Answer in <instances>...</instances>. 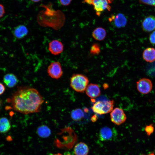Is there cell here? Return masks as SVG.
<instances>
[{
    "label": "cell",
    "instance_id": "1",
    "mask_svg": "<svg viewBox=\"0 0 155 155\" xmlns=\"http://www.w3.org/2000/svg\"><path fill=\"white\" fill-rule=\"evenodd\" d=\"M7 100L14 110L26 115L39 112L44 102L36 89L27 86L19 87Z\"/></svg>",
    "mask_w": 155,
    "mask_h": 155
},
{
    "label": "cell",
    "instance_id": "2",
    "mask_svg": "<svg viewBox=\"0 0 155 155\" xmlns=\"http://www.w3.org/2000/svg\"><path fill=\"white\" fill-rule=\"evenodd\" d=\"M89 82L88 78L85 75L81 74H74L71 78L70 85L75 91L83 92L88 86Z\"/></svg>",
    "mask_w": 155,
    "mask_h": 155
},
{
    "label": "cell",
    "instance_id": "3",
    "mask_svg": "<svg viewBox=\"0 0 155 155\" xmlns=\"http://www.w3.org/2000/svg\"><path fill=\"white\" fill-rule=\"evenodd\" d=\"M114 105V101L113 100L98 101L94 104L92 108L95 113L102 115L111 111Z\"/></svg>",
    "mask_w": 155,
    "mask_h": 155
},
{
    "label": "cell",
    "instance_id": "4",
    "mask_svg": "<svg viewBox=\"0 0 155 155\" xmlns=\"http://www.w3.org/2000/svg\"><path fill=\"white\" fill-rule=\"evenodd\" d=\"M114 0H84V2L92 5L97 15L100 16L101 13L107 10L111 9L110 4Z\"/></svg>",
    "mask_w": 155,
    "mask_h": 155
},
{
    "label": "cell",
    "instance_id": "5",
    "mask_svg": "<svg viewBox=\"0 0 155 155\" xmlns=\"http://www.w3.org/2000/svg\"><path fill=\"white\" fill-rule=\"evenodd\" d=\"M117 135V131L114 128L104 127L100 129L99 137L102 141H110L115 139Z\"/></svg>",
    "mask_w": 155,
    "mask_h": 155
},
{
    "label": "cell",
    "instance_id": "6",
    "mask_svg": "<svg viewBox=\"0 0 155 155\" xmlns=\"http://www.w3.org/2000/svg\"><path fill=\"white\" fill-rule=\"evenodd\" d=\"M47 71L51 77L55 79L60 78L63 74L61 64L58 61L51 63L48 67Z\"/></svg>",
    "mask_w": 155,
    "mask_h": 155
},
{
    "label": "cell",
    "instance_id": "7",
    "mask_svg": "<svg viewBox=\"0 0 155 155\" xmlns=\"http://www.w3.org/2000/svg\"><path fill=\"white\" fill-rule=\"evenodd\" d=\"M110 117L111 121L118 125L124 123L127 119L123 110L119 108H115L112 111Z\"/></svg>",
    "mask_w": 155,
    "mask_h": 155
},
{
    "label": "cell",
    "instance_id": "8",
    "mask_svg": "<svg viewBox=\"0 0 155 155\" xmlns=\"http://www.w3.org/2000/svg\"><path fill=\"white\" fill-rule=\"evenodd\" d=\"M152 84L151 80L147 78H143L137 82V88L138 91L143 94L149 93L151 91Z\"/></svg>",
    "mask_w": 155,
    "mask_h": 155
},
{
    "label": "cell",
    "instance_id": "9",
    "mask_svg": "<svg viewBox=\"0 0 155 155\" xmlns=\"http://www.w3.org/2000/svg\"><path fill=\"white\" fill-rule=\"evenodd\" d=\"M108 20L110 22L113 23L115 26L118 28L125 26L127 22L125 16L121 13L112 15L109 18Z\"/></svg>",
    "mask_w": 155,
    "mask_h": 155
},
{
    "label": "cell",
    "instance_id": "10",
    "mask_svg": "<svg viewBox=\"0 0 155 155\" xmlns=\"http://www.w3.org/2000/svg\"><path fill=\"white\" fill-rule=\"evenodd\" d=\"M48 49L52 54L58 55L63 52L64 46L61 42L57 40H54L49 42Z\"/></svg>",
    "mask_w": 155,
    "mask_h": 155
},
{
    "label": "cell",
    "instance_id": "11",
    "mask_svg": "<svg viewBox=\"0 0 155 155\" xmlns=\"http://www.w3.org/2000/svg\"><path fill=\"white\" fill-rule=\"evenodd\" d=\"M142 27L143 30L150 32L155 30V17L149 16L145 18L142 23Z\"/></svg>",
    "mask_w": 155,
    "mask_h": 155
},
{
    "label": "cell",
    "instance_id": "12",
    "mask_svg": "<svg viewBox=\"0 0 155 155\" xmlns=\"http://www.w3.org/2000/svg\"><path fill=\"white\" fill-rule=\"evenodd\" d=\"M85 91L87 95L92 98L98 97L101 93L99 86L97 84H90L88 85Z\"/></svg>",
    "mask_w": 155,
    "mask_h": 155
},
{
    "label": "cell",
    "instance_id": "13",
    "mask_svg": "<svg viewBox=\"0 0 155 155\" xmlns=\"http://www.w3.org/2000/svg\"><path fill=\"white\" fill-rule=\"evenodd\" d=\"M3 81L7 87L12 88L16 85L18 80L14 74L12 73H8L4 75Z\"/></svg>",
    "mask_w": 155,
    "mask_h": 155
},
{
    "label": "cell",
    "instance_id": "14",
    "mask_svg": "<svg viewBox=\"0 0 155 155\" xmlns=\"http://www.w3.org/2000/svg\"><path fill=\"white\" fill-rule=\"evenodd\" d=\"M28 31L27 27L24 25H19L16 27L13 31L14 36L18 39L25 37L28 34Z\"/></svg>",
    "mask_w": 155,
    "mask_h": 155
},
{
    "label": "cell",
    "instance_id": "15",
    "mask_svg": "<svg viewBox=\"0 0 155 155\" xmlns=\"http://www.w3.org/2000/svg\"><path fill=\"white\" fill-rule=\"evenodd\" d=\"M89 151L88 146L82 142L76 144L74 149V152L75 155H87Z\"/></svg>",
    "mask_w": 155,
    "mask_h": 155
},
{
    "label": "cell",
    "instance_id": "16",
    "mask_svg": "<svg viewBox=\"0 0 155 155\" xmlns=\"http://www.w3.org/2000/svg\"><path fill=\"white\" fill-rule=\"evenodd\" d=\"M144 59L146 61L152 62L155 61V49L149 47L145 49L142 54Z\"/></svg>",
    "mask_w": 155,
    "mask_h": 155
},
{
    "label": "cell",
    "instance_id": "17",
    "mask_svg": "<svg viewBox=\"0 0 155 155\" xmlns=\"http://www.w3.org/2000/svg\"><path fill=\"white\" fill-rule=\"evenodd\" d=\"M92 35L96 40L101 41L104 40L106 35V30L102 27H98L95 29L93 32Z\"/></svg>",
    "mask_w": 155,
    "mask_h": 155
},
{
    "label": "cell",
    "instance_id": "18",
    "mask_svg": "<svg viewBox=\"0 0 155 155\" xmlns=\"http://www.w3.org/2000/svg\"><path fill=\"white\" fill-rule=\"evenodd\" d=\"M11 125L8 119L6 117L0 118V133L7 132L10 129Z\"/></svg>",
    "mask_w": 155,
    "mask_h": 155
},
{
    "label": "cell",
    "instance_id": "19",
    "mask_svg": "<svg viewBox=\"0 0 155 155\" xmlns=\"http://www.w3.org/2000/svg\"><path fill=\"white\" fill-rule=\"evenodd\" d=\"M37 131L39 136L42 137H48L51 134L50 129L45 125H42L39 127L38 128Z\"/></svg>",
    "mask_w": 155,
    "mask_h": 155
},
{
    "label": "cell",
    "instance_id": "20",
    "mask_svg": "<svg viewBox=\"0 0 155 155\" xmlns=\"http://www.w3.org/2000/svg\"><path fill=\"white\" fill-rule=\"evenodd\" d=\"M84 116L83 111L80 109L77 108L73 110L71 113L72 119L75 121H79Z\"/></svg>",
    "mask_w": 155,
    "mask_h": 155
},
{
    "label": "cell",
    "instance_id": "21",
    "mask_svg": "<svg viewBox=\"0 0 155 155\" xmlns=\"http://www.w3.org/2000/svg\"><path fill=\"white\" fill-rule=\"evenodd\" d=\"M100 51V45L97 43H94L92 46L90 51V53L92 55H97Z\"/></svg>",
    "mask_w": 155,
    "mask_h": 155
},
{
    "label": "cell",
    "instance_id": "22",
    "mask_svg": "<svg viewBox=\"0 0 155 155\" xmlns=\"http://www.w3.org/2000/svg\"><path fill=\"white\" fill-rule=\"evenodd\" d=\"M145 130L148 135H150L154 131L153 125L152 124L146 126Z\"/></svg>",
    "mask_w": 155,
    "mask_h": 155
},
{
    "label": "cell",
    "instance_id": "23",
    "mask_svg": "<svg viewBox=\"0 0 155 155\" xmlns=\"http://www.w3.org/2000/svg\"><path fill=\"white\" fill-rule=\"evenodd\" d=\"M142 3L155 7V0H139Z\"/></svg>",
    "mask_w": 155,
    "mask_h": 155
},
{
    "label": "cell",
    "instance_id": "24",
    "mask_svg": "<svg viewBox=\"0 0 155 155\" xmlns=\"http://www.w3.org/2000/svg\"><path fill=\"white\" fill-rule=\"evenodd\" d=\"M149 40L151 44H155V30L150 34Z\"/></svg>",
    "mask_w": 155,
    "mask_h": 155
},
{
    "label": "cell",
    "instance_id": "25",
    "mask_svg": "<svg viewBox=\"0 0 155 155\" xmlns=\"http://www.w3.org/2000/svg\"><path fill=\"white\" fill-rule=\"evenodd\" d=\"M61 4L63 6H67L71 3V0H59Z\"/></svg>",
    "mask_w": 155,
    "mask_h": 155
},
{
    "label": "cell",
    "instance_id": "26",
    "mask_svg": "<svg viewBox=\"0 0 155 155\" xmlns=\"http://www.w3.org/2000/svg\"><path fill=\"white\" fill-rule=\"evenodd\" d=\"M5 13V9L3 5L0 4V18L2 17Z\"/></svg>",
    "mask_w": 155,
    "mask_h": 155
},
{
    "label": "cell",
    "instance_id": "27",
    "mask_svg": "<svg viewBox=\"0 0 155 155\" xmlns=\"http://www.w3.org/2000/svg\"><path fill=\"white\" fill-rule=\"evenodd\" d=\"M5 90V88L4 85L0 82V95L2 94Z\"/></svg>",
    "mask_w": 155,
    "mask_h": 155
},
{
    "label": "cell",
    "instance_id": "28",
    "mask_svg": "<svg viewBox=\"0 0 155 155\" xmlns=\"http://www.w3.org/2000/svg\"><path fill=\"white\" fill-rule=\"evenodd\" d=\"M91 119L93 122H95L97 119V118L96 116L95 115L92 116V117Z\"/></svg>",
    "mask_w": 155,
    "mask_h": 155
},
{
    "label": "cell",
    "instance_id": "29",
    "mask_svg": "<svg viewBox=\"0 0 155 155\" xmlns=\"http://www.w3.org/2000/svg\"><path fill=\"white\" fill-rule=\"evenodd\" d=\"M2 105V102L1 100L0 99V112L1 110Z\"/></svg>",
    "mask_w": 155,
    "mask_h": 155
},
{
    "label": "cell",
    "instance_id": "30",
    "mask_svg": "<svg viewBox=\"0 0 155 155\" xmlns=\"http://www.w3.org/2000/svg\"><path fill=\"white\" fill-rule=\"evenodd\" d=\"M31 0L34 2H38L40 1L41 0Z\"/></svg>",
    "mask_w": 155,
    "mask_h": 155
},
{
    "label": "cell",
    "instance_id": "31",
    "mask_svg": "<svg viewBox=\"0 0 155 155\" xmlns=\"http://www.w3.org/2000/svg\"><path fill=\"white\" fill-rule=\"evenodd\" d=\"M53 155H62L61 154H60V153H58L57 154H53Z\"/></svg>",
    "mask_w": 155,
    "mask_h": 155
}]
</instances>
